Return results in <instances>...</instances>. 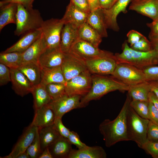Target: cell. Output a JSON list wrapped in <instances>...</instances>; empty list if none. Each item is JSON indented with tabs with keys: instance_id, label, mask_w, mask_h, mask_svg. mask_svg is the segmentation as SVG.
Listing matches in <instances>:
<instances>
[{
	"instance_id": "cell-1",
	"label": "cell",
	"mask_w": 158,
	"mask_h": 158,
	"mask_svg": "<svg viewBox=\"0 0 158 158\" xmlns=\"http://www.w3.org/2000/svg\"><path fill=\"white\" fill-rule=\"evenodd\" d=\"M132 99L128 93L119 114L114 120H104L99 124V130L103 135L105 146L110 147L122 141H129L127 129L128 114Z\"/></svg>"
},
{
	"instance_id": "cell-2",
	"label": "cell",
	"mask_w": 158,
	"mask_h": 158,
	"mask_svg": "<svg viewBox=\"0 0 158 158\" xmlns=\"http://www.w3.org/2000/svg\"><path fill=\"white\" fill-rule=\"evenodd\" d=\"M92 85L89 92L81 99L83 107L90 101L97 100L111 92L116 90L128 91L129 87L121 81L112 77L102 75H92Z\"/></svg>"
},
{
	"instance_id": "cell-3",
	"label": "cell",
	"mask_w": 158,
	"mask_h": 158,
	"mask_svg": "<svg viewBox=\"0 0 158 158\" xmlns=\"http://www.w3.org/2000/svg\"><path fill=\"white\" fill-rule=\"evenodd\" d=\"M39 11L33 7L26 8L18 4L14 31L15 35L19 36L30 31L40 29L44 22Z\"/></svg>"
},
{
	"instance_id": "cell-4",
	"label": "cell",
	"mask_w": 158,
	"mask_h": 158,
	"mask_svg": "<svg viewBox=\"0 0 158 158\" xmlns=\"http://www.w3.org/2000/svg\"><path fill=\"white\" fill-rule=\"evenodd\" d=\"M150 120L139 116L130 106L128 114L127 129L129 140L133 141L141 148L147 140Z\"/></svg>"
},
{
	"instance_id": "cell-5",
	"label": "cell",
	"mask_w": 158,
	"mask_h": 158,
	"mask_svg": "<svg viewBox=\"0 0 158 158\" xmlns=\"http://www.w3.org/2000/svg\"><path fill=\"white\" fill-rule=\"evenodd\" d=\"M64 23L61 19L44 21L41 28L46 50L60 48L61 31Z\"/></svg>"
},
{
	"instance_id": "cell-6",
	"label": "cell",
	"mask_w": 158,
	"mask_h": 158,
	"mask_svg": "<svg viewBox=\"0 0 158 158\" xmlns=\"http://www.w3.org/2000/svg\"><path fill=\"white\" fill-rule=\"evenodd\" d=\"M111 75L129 87L146 81L143 70L124 63H117Z\"/></svg>"
},
{
	"instance_id": "cell-7",
	"label": "cell",
	"mask_w": 158,
	"mask_h": 158,
	"mask_svg": "<svg viewBox=\"0 0 158 158\" xmlns=\"http://www.w3.org/2000/svg\"><path fill=\"white\" fill-rule=\"evenodd\" d=\"M87 70L66 82V93L70 96L79 95L83 97L90 90L92 85V76Z\"/></svg>"
},
{
	"instance_id": "cell-8",
	"label": "cell",
	"mask_w": 158,
	"mask_h": 158,
	"mask_svg": "<svg viewBox=\"0 0 158 158\" xmlns=\"http://www.w3.org/2000/svg\"><path fill=\"white\" fill-rule=\"evenodd\" d=\"M69 53L85 61L99 57L114 56L111 52L101 50L89 42L79 39L73 44Z\"/></svg>"
},
{
	"instance_id": "cell-9",
	"label": "cell",
	"mask_w": 158,
	"mask_h": 158,
	"mask_svg": "<svg viewBox=\"0 0 158 158\" xmlns=\"http://www.w3.org/2000/svg\"><path fill=\"white\" fill-rule=\"evenodd\" d=\"M82 97L79 95L70 96L66 93L59 98L52 100L48 104L54 111L56 117L62 118L69 111L83 107L81 103Z\"/></svg>"
},
{
	"instance_id": "cell-10",
	"label": "cell",
	"mask_w": 158,
	"mask_h": 158,
	"mask_svg": "<svg viewBox=\"0 0 158 158\" xmlns=\"http://www.w3.org/2000/svg\"><path fill=\"white\" fill-rule=\"evenodd\" d=\"M87 69L92 74L112 75L117 63L115 56H104L85 61Z\"/></svg>"
},
{
	"instance_id": "cell-11",
	"label": "cell",
	"mask_w": 158,
	"mask_h": 158,
	"mask_svg": "<svg viewBox=\"0 0 158 158\" xmlns=\"http://www.w3.org/2000/svg\"><path fill=\"white\" fill-rule=\"evenodd\" d=\"M61 67L66 82L87 69L85 60L70 53L65 54Z\"/></svg>"
},
{
	"instance_id": "cell-12",
	"label": "cell",
	"mask_w": 158,
	"mask_h": 158,
	"mask_svg": "<svg viewBox=\"0 0 158 158\" xmlns=\"http://www.w3.org/2000/svg\"><path fill=\"white\" fill-rule=\"evenodd\" d=\"M131 0H118L111 8L103 9L104 19L107 28L118 32L120 29L117 21L118 15L121 12L126 13V9Z\"/></svg>"
},
{
	"instance_id": "cell-13",
	"label": "cell",
	"mask_w": 158,
	"mask_h": 158,
	"mask_svg": "<svg viewBox=\"0 0 158 158\" xmlns=\"http://www.w3.org/2000/svg\"><path fill=\"white\" fill-rule=\"evenodd\" d=\"M133 57L131 65L143 70L149 67L158 66V50L153 48L147 51H136L130 47Z\"/></svg>"
},
{
	"instance_id": "cell-14",
	"label": "cell",
	"mask_w": 158,
	"mask_h": 158,
	"mask_svg": "<svg viewBox=\"0 0 158 158\" xmlns=\"http://www.w3.org/2000/svg\"><path fill=\"white\" fill-rule=\"evenodd\" d=\"M38 129V127L30 124L23 131L11 153L3 158H16L19 154L26 151L34 139Z\"/></svg>"
},
{
	"instance_id": "cell-15",
	"label": "cell",
	"mask_w": 158,
	"mask_h": 158,
	"mask_svg": "<svg viewBox=\"0 0 158 158\" xmlns=\"http://www.w3.org/2000/svg\"><path fill=\"white\" fill-rule=\"evenodd\" d=\"M12 88L15 93L23 97L31 93L34 86L18 68H10Z\"/></svg>"
},
{
	"instance_id": "cell-16",
	"label": "cell",
	"mask_w": 158,
	"mask_h": 158,
	"mask_svg": "<svg viewBox=\"0 0 158 158\" xmlns=\"http://www.w3.org/2000/svg\"><path fill=\"white\" fill-rule=\"evenodd\" d=\"M129 9L153 20L158 18V0H139L132 2Z\"/></svg>"
},
{
	"instance_id": "cell-17",
	"label": "cell",
	"mask_w": 158,
	"mask_h": 158,
	"mask_svg": "<svg viewBox=\"0 0 158 158\" xmlns=\"http://www.w3.org/2000/svg\"><path fill=\"white\" fill-rule=\"evenodd\" d=\"M65 54L60 48L46 49L40 56L38 63L42 68H50L61 66Z\"/></svg>"
},
{
	"instance_id": "cell-18",
	"label": "cell",
	"mask_w": 158,
	"mask_h": 158,
	"mask_svg": "<svg viewBox=\"0 0 158 158\" xmlns=\"http://www.w3.org/2000/svg\"><path fill=\"white\" fill-rule=\"evenodd\" d=\"M42 36L41 28L29 32L23 35L16 43L3 52H18L22 53L40 38Z\"/></svg>"
},
{
	"instance_id": "cell-19",
	"label": "cell",
	"mask_w": 158,
	"mask_h": 158,
	"mask_svg": "<svg viewBox=\"0 0 158 158\" xmlns=\"http://www.w3.org/2000/svg\"><path fill=\"white\" fill-rule=\"evenodd\" d=\"M56 116L49 104L35 110V116L30 124L38 128L54 124Z\"/></svg>"
},
{
	"instance_id": "cell-20",
	"label": "cell",
	"mask_w": 158,
	"mask_h": 158,
	"mask_svg": "<svg viewBox=\"0 0 158 158\" xmlns=\"http://www.w3.org/2000/svg\"><path fill=\"white\" fill-rule=\"evenodd\" d=\"M88 14L78 8L70 1L61 20L64 24L69 23L77 28L86 22Z\"/></svg>"
},
{
	"instance_id": "cell-21",
	"label": "cell",
	"mask_w": 158,
	"mask_h": 158,
	"mask_svg": "<svg viewBox=\"0 0 158 158\" xmlns=\"http://www.w3.org/2000/svg\"><path fill=\"white\" fill-rule=\"evenodd\" d=\"M78 28L69 23L64 24L61 31L60 45V49L63 53H69L73 44L78 39Z\"/></svg>"
},
{
	"instance_id": "cell-22",
	"label": "cell",
	"mask_w": 158,
	"mask_h": 158,
	"mask_svg": "<svg viewBox=\"0 0 158 158\" xmlns=\"http://www.w3.org/2000/svg\"><path fill=\"white\" fill-rule=\"evenodd\" d=\"M45 50L44 42L41 37L22 53L21 65L31 62L38 63L40 56Z\"/></svg>"
},
{
	"instance_id": "cell-23",
	"label": "cell",
	"mask_w": 158,
	"mask_h": 158,
	"mask_svg": "<svg viewBox=\"0 0 158 158\" xmlns=\"http://www.w3.org/2000/svg\"><path fill=\"white\" fill-rule=\"evenodd\" d=\"M86 22L95 29L102 37H108V33L103 9L99 8L91 11Z\"/></svg>"
},
{
	"instance_id": "cell-24",
	"label": "cell",
	"mask_w": 158,
	"mask_h": 158,
	"mask_svg": "<svg viewBox=\"0 0 158 158\" xmlns=\"http://www.w3.org/2000/svg\"><path fill=\"white\" fill-rule=\"evenodd\" d=\"M107 154L101 146L86 147L78 150L72 149L68 158H106Z\"/></svg>"
},
{
	"instance_id": "cell-25",
	"label": "cell",
	"mask_w": 158,
	"mask_h": 158,
	"mask_svg": "<svg viewBox=\"0 0 158 158\" xmlns=\"http://www.w3.org/2000/svg\"><path fill=\"white\" fill-rule=\"evenodd\" d=\"M48 147L53 158H68L72 150L68 138L62 136Z\"/></svg>"
},
{
	"instance_id": "cell-26",
	"label": "cell",
	"mask_w": 158,
	"mask_h": 158,
	"mask_svg": "<svg viewBox=\"0 0 158 158\" xmlns=\"http://www.w3.org/2000/svg\"><path fill=\"white\" fill-rule=\"evenodd\" d=\"M78 39L89 42L98 47L102 37L93 28L86 22L78 28Z\"/></svg>"
},
{
	"instance_id": "cell-27",
	"label": "cell",
	"mask_w": 158,
	"mask_h": 158,
	"mask_svg": "<svg viewBox=\"0 0 158 158\" xmlns=\"http://www.w3.org/2000/svg\"><path fill=\"white\" fill-rule=\"evenodd\" d=\"M0 31L10 23L16 24L18 4L9 3L0 4Z\"/></svg>"
},
{
	"instance_id": "cell-28",
	"label": "cell",
	"mask_w": 158,
	"mask_h": 158,
	"mask_svg": "<svg viewBox=\"0 0 158 158\" xmlns=\"http://www.w3.org/2000/svg\"><path fill=\"white\" fill-rule=\"evenodd\" d=\"M38 132L42 152L61 136L53 125L38 128Z\"/></svg>"
},
{
	"instance_id": "cell-29",
	"label": "cell",
	"mask_w": 158,
	"mask_h": 158,
	"mask_svg": "<svg viewBox=\"0 0 158 158\" xmlns=\"http://www.w3.org/2000/svg\"><path fill=\"white\" fill-rule=\"evenodd\" d=\"M66 83L61 66L50 68H42L40 83L46 86L51 83L65 84Z\"/></svg>"
},
{
	"instance_id": "cell-30",
	"label": "cell",
	"mask_w": 158,
	"mask_h": 158,
	"mask_svg": "<svg viewBox=\"0 0 158 158\" xmlns=\"http://www.w3.org/2000/svg\"><path fill=\"white\" fill-rule=\"evenodd\" d=\"M31 93L35 110L49 104L52 100L46 87L41 83L34 86Z\"/></svg>"
},
{
	"instance_id": "cell-31",
	"label": "cell",
	"mask_w": 158,
	"mask_h": 158,
	"mask_svg": "<svg viewBox=\"0 0 158 158\" xmlns=\"http://www.w3.org/2000/svg\"><path fill=\"white\" fill-rule=\"evenodd\" d=\"M18 68L25 75L34 86L40 83L42 68L38 63H26L21 65Z\"/></svg>"
},
{
	"instance_id": "cell-32",
	"label": "cell",
	"mask_w": 158,
	"mask_h": 158,
	"mask_svg": "<svg viewBox=\"0 0 158 158\" xmlns=\"http://www.w3.org/2000/svg\"><path fill=\"white\" fill-rule=\"evenodd\" d=\"M151 91L149 82L145 81L129 87L128 93L132 100L149 101L148 95Z\"/></svg>"
},
{
	"instance_id": "cell-33",
	"label": "cell",
	"mask_w": 158,
	"mask_h": 158,
	"mask_svg": "<svg viewBox=\"0 0 158 158\" xmlns=\"http://www.w3.org/2000/svg\"><path fill=\"white\" fill-rule=\"evenodd\" d=\"M0 63L10 68H18L21 65L22 53L18 52H2L0 54Z\"/></svg>"
},
{
	"instance_id": "cell-34",
	"label": "cell",
	"mask_w": 158,
	"mask_h": 158,
	"mask_svg": "<svg viewBox=\"0 0 158 158\" xmlns=\"http://www.w3.org/2000/svg\"><path fill=\"white\" fill-rule=\"evenodd\" d=\"M130 106L140 117L149 119V101L132 100Z\"/></svg>"
},
{
	"instance_id": "cell-35",
	"label": "cell",
	"mask_w": 158,
	"mask_h": 158,
	"mask_svg": "<svg viewBox=\"0 0 158 158\" xmlns=\"http://www.w3.org/2000/svg\"><path fill=\"white\" fill-rule=\"evenodd\" d=\"M46 87L52 100L59 98L66 93L65 84L51 83L46 85Z\"/></svg>"
},
{
	"instance_id": "cell-36",
	"label": "cell",
	"mask_w": 158,
	"mask_h": 158,
	"mask_svg": "<svg viewBox=\"0 0 158 158\" xmlns=\"http://www.w3.org/2000/svg\"><path fill=\"white\" fill-rule=\"evenodd\" d=\"M130 48L127 42L125 41L122 45V53H116L114 54L117 63H124L131 65L133 57Z\"/></svg>"
},
{
	"instance_id": "cell-37",
	"label": "cell",
	"mask_w": 158,
	"mask_h": 158,
	"mask_svg": "<svg viewBox=\"0 0 158 158\" xmlns=\"http://www.w3.org/2000/svg\"><path fill=\"white\" fill-rule=\"evenodd\" d=\"M26 151L31 158H38L42 152L38 129L34 139Z\"/></svg>"
},
{
	"instance_id": "cell-38",
	"label": "cell",
	"mask_w": 158,
	"mask_h": 158,
	"mask_svg": "<svg viewBox=\"0 0 158 158\" xmlns=\"http://www.w3.org/2000/svg\"><path fill=\"white\" fill-rule=\"evenodd\" d=\"M130 47L135 51L142 52L149 51L153 49L150 41L144 36Z\"/></svg>"
},
{
	"instance_id": "cell-39",
	"label": "cell",
	"mask_w": 158,
	"mask_h": 158,
	"mask_svg": "<svg viewBox=\"0 0 158 158\" xmlns=\"http://www.w3.org/2000/svg\"><path fill=\"white\" fill-rule=\"evenodd\" d=\"M142 149L154 158H158V142L147 140L142 145Z\"/></svg>"
},
{
	"instance_id": "cell-40",
	"label": "cell",
	"mask_w": 158,
	"mask_h": 158,
	"mask_svg": "<svg viewBox=\"0 0 158 158\" xmlns=\"http://www.w3.org/2000/svg\"><path fill=\"white\" fill-rule=\"evenodd\" d=\"M11 74L10 68L0 63V85H5L11 82Z\"/></svg>"
},
{
	"instance_id": "cell-41",
	"label": "cell",
	"mask_w": 158,
	"mask_h": 158,
	"mask_svg": "<svg viewBox=\"0 0 158 158\" xmlns=\"http://www.w3.org/2000/svg\"><path fill=\"white\" fill-rule=\"evenodd\" d=\"M147 140L158 142V125L150 121L147 133Z\"/></svg>"
},
{
	"instance_id": "cell-42",
	"label": "cell",
	"mask_w": 158,
	"mask_h": 158,
	"mask_svg": "<svg viewBox=\"0 0 158 158\" xmlns=\"http://www.w3.org/2000/svg\"><path fill=\"white\" fill-rule=\"evenodd\" d=\"M62 118L56 117L54 123V126L61 135L68 138L71 131L63 124Z\"/></svg>"
},
{
	"instance_id": "cell-43",
	"label": "cell",
	"mask_w": 158,
	"mask_h": 158,
	"mask_svg": "<svg viewBox=\"0 0 158 158\" xmlns=\"http://www.w3.org/2000/svg\"><path fill=\"white\" fill-rule=\"evenodd\" d=\"M146 80L158 82V66L149 67L143 70Z\"/></svg>"
},
{
	"instance_id": "cell-44",
	"label": "cell",
	"mask_w": 158,
	"mask_h": 158,
	"mask_svg": "<svg viewBox=\"0 0 158 158\" xmlns=\"http://www.w3.org/2000/svg\"><path fill=\"white\" fill-rule=\"evenodd\" d=\"M68 139L72 145H75L78 149L84 148L87 145L81 142L78 134L73 131H70Z\"/></svg>"
},
{
	"instance_id": "cell-45",
	"label": "cell",
	"mask_w": 158,
	"mask_h": 158,
	"mask_svg": "<svg viewBox=\"0 0 158 158\" xmlns=\"http://www.w3.org/2000/svg\"><path fill=\"white\" fill-rule=\"evenodd\" d=\"M144 35L138 32L131 30L127 34L128 38L127 42L130 44V47H132L138 42Z\"/></svg>"
},
{
	"instance_id": "cell-46",
	"label": "cell",
	"mask_w": 158,
	"mask_h": 158,
	"mask_svg": "<svg viewBox=\"0 0 158 158\" xmlns=\"http://www.w3.org/2000/svg\"><path fill=\"white\" fill-rule=\"evenodd\" d=\"M79 9L89 14L91 12L90 5L88 0H70Z\"/></svg>"
},
{
	"instance_id": "cell-47",
	"label": "cell",
	"mask_w": 158,
	"mask_h": 158,
	"mask_svg": "<svg viewBox=\"0 0 158 158\" xmlns=\"http://www.w3.org/2000/svg\"><path fill=\"white\" fill-rule=\"evenodd\" d=\"M149 119L158 125V110L149 101Z\"/></svg>"
},
{
	"instance_id": "cell-48",
	"label": "cell",
	"mask_w": 158,
	"mask_h": 158,
	"mask_svg": "<svg viewBox=\"0 0 158 158\" xmlns=\"http://www.w3.org/2000/svg\"><path fill=\"white\" fill-rule=\"evenodd\" d=\"M34 0H2L0 1V4L7 3H13L21 4L26 8L32 7Z\"/></svg>"
},
{
	"instance_id": "cell-49",
	"label": "cell",
	"mask_w": 158,
	"mask_h": 158,
	"mask_svg": "<svg viewBox=\"0 0 158 158\" xmlns=\"http://www.w3.org/2000/svg\"><path fill=\"white\" fill-rule=\"evenodd\" d=\"M147 25L150 29L149 37H158V18L153 20L151 23H147Z\"/></svg>"
},
{
	"instance_id": "cell-50",
	"label": "cell",
	"mask_w": 158,
	"mask_h": 158,
	"mask_svg": "<svg viewBox=\"0 0 158 158\" xmlns=\"http://www.w3.org/2000/svg\"><path fill=\"white\" fill-rule=\"evenodd\" d=\"M118 0H99L100 8L103 9H109L112 7Z\"/></svg>"
},
{
	"instance_id": "cell-51",
	"label": "cell",
	"mask_w": 158,
	"mask_h": 158,
	"mask_svg": "<svg viewBox=\"0 0 158 158\" xmlns=\"http://www.w3.org/2000/svg\"><path fill=\"white\" fill-rule=\"evenodd\" d=\"M148 98L149 101L151 102L158 110V98L152 91L149 93Z\"/></svg>"
},
{
	"instance_id": "cell-52",
	"label": "cell",
	"mask_w": 158,
	"mask_h": 158,
	"mask_svg": "<svg viewBox=\"0 0 158 158\" xmlns=\"http://www.w3.org/2000/svg\"><path fill=\"white\" fill-rule=\"evenodd\" d=\"M89 2L91 12L101 8L99 0H88Z\"/></svg>"
},
{
	"instance_id": "cell-53",
	"label": "cell",
	"mask_w": 158,
	"mask_h": 158,
	"mask_svg": "<svg viewBox=\"0 0 158 158\" xmlns=\"http://www.w3.org/2000/svg\"><path fill=\"white\" fill-rule=\"evenodd\" d=\"M149 83L151 90L158 98V82L155 81H148Z\"/></svg>"
},
{
	"instance_id": "cell-54",
	"label": "cell",
	"mask_w": 158,
	"mask_h": 158,
	"mask_svg": "<svg viewBox=\"0 0 158 158\" xmlns=\"http://www.w3.org/2000/svg\"><path fill=\"white\" fill-rule=\"evenodd\" d=\"M38 158H53L48 147L42 152Z\"/></svg>"
},
{
	"instance_id": "cell-55",
	"label": "cell",
	"mask_w": 158,
	"mask_h": 158,
	"mask_svg": "<svg viewBox=\"0 0 158 158\" xmlns=\"http://www.w3.org/2000/svg\"><path fill=\"white\" fill-rule=\"evenodd\" d=\"M153 48L158 50V37H149Z\"/></svg>"
},
{
	"instance_id": "cell-56",
	"label": "cell",
	"mask_w": 158,
	"mask_h": 158,
	"mask_svg": "<svg viewBox=\"0 0 158 158\" xmlns=\"http://www.w3.org/2000/svg\"><path fill=\"white\" fill-rule=\"evenodd\" d=\"M30 157L26 151L19 154L16 158H30Z\"/></svg>"
},
{
	"instance_id": "cell-57",
	"label": "cell",
	"mask_w": 158,
	"mask_h": 158,
	"mask_svg": "<svg viewBox=\"0 0 158 158\" xmlns=\"http://www.w3.org/2000/svg\"><path fill=\"white\" fill-rule=\"evenodd\" d=\"M138 0H131V2H132L134 1H138Z\"/></svg>"
}]
</instances>
